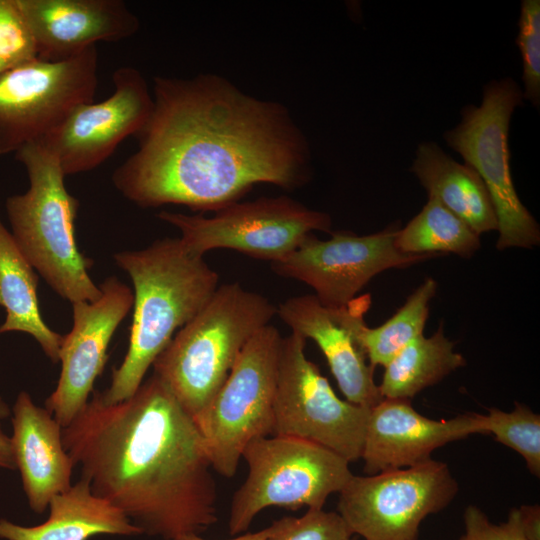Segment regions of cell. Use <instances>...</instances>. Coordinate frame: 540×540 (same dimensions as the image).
<instances>
[{"mask_svg": "<svg viewBox=\"0 0 540 540\" xmlns=\"http://www.w3.org/2000/svg\"><path fill=\"white\" fill-rule=\"evenodd\" d=\"M152 95L139 146L112 175L135 205L215 212L256 184L293 190L310 180L307 140L280 103L213 74L155 76Z\"/></svg>", "mask_w": 540, "mask_h": 540, "instance_id": "1", "label": "cell"}, {"mask_svg": "<svg viewBox=\"0 0 540 540\" xmlns=\"http://www.w3.org/2000/svg\"><path fill=\"white\" fill-rule=\"evenodd\" d=\"M65 450L94 494L143 534L164 540L200 534L217 522V491L193 418L155 374L129 398L101 392L62 427Z\"/></svg>", "mask_w": 540, "mask_h": 540, "instance_id": "2", "label": "cell"}, {"mask_svg": "<svg viewBox=\"0 0 540 540\" xmlns=\"http://www.w3.org/2000/svg\"><path fill=\"white\" fill-rule=\"evenodd\" d=\"M130 276L134 313L127 353L113 368L109 388L101 392L112 404L132 396L150 366L218 288L219 276L203 256L190 251L181 238H164L142 250L114 254Z\"/></svg>", "mask_w": 540, "mask_h": 540, "instance_id": "3", "label": "cell"}, {"mask_svg": "<svg viewBox=\"0 0 540 540\" xmlns=\"http://www.w3.org/2000/svg\"><path fill=\"white\" fill-rule=\"evenodd\" d=\"M277 307L239 283L218 286L205 306L153 362V374L197 418L209 405L251 337L270 324Z\"/></svg>", "mask_w": 540, "mask_h": 540, "instance_id": "4", "label": "cell"}, {"mask_svg": "<svg viewBox=\"0 0 540 540\" xmlns=\"http://www.w3.org/2000/svg\"><path fill=\"white\" fill-rule=\"evenodd\" d=\"M15 158L24 166L29 188L6 199L11 234L23 255L47 284L71 303L101 296L88 269L93 261L78 249V200L65 187L57 159L40 143L23 146Z\"/></svg>", "mask_w": 540, "mask_h": 540, "instance_id": "5", "label": "cell"}, {"mask_svg": "<svg viewBox=\"0 0 540 540\" xmlns=\"http://www.w3.org/2000/svg\"><path fill=\"white\" fill-rule=\"evenodd\" d=\"M248 475L231 500L228 531L237 536L268 507L323 509L353 475L349 462L317 443L295 437H260L242 452Z\"/></svg>", "mask_w": 540, "mask_h": 540, "instance_id": "6", "label": "cell"}, {"mask_svg": "<svg viewBox=\"0 0 540 540\" xmlns=\"http://www.w3.org/2000/svg\"><path fill=\"white\" fill-rule=\"evenodd\" d=\"M523 100L522 90L512 78L493 80L485 85L481 104L463 107L460 123L443 135L489 193L497 218L499 250L532 248L540 243L539 225L520 201L509 165L510 120Z\"/></svg>", "mask_w": 540, "mask_h": 540, "instance_id": "7", "label": "cell"}, {"mask_svg": "<svg viewBox=\"0 0 540 540\" xmlns=\"http://www.w3.org/2000/svg\"><path fill=\"white\" fill-rule=\"evenodd\" d=\"M281 339L270 324L259 329L209 405L194 419L213 470L224 477L236 474L250 441L272 435Z\"/></svg>", "mask_w": 540, "mask_h": 540, "instance_id": "8", "label": "cell"}, {"mask_svg": "<svg viewBox=\"0 0 540 540\" xmlns=\"http://www.w3.org/2000/svg\"><path fill=\"white\" fill-rule=\"evenodd\" d=\"M306 341L296 332L281 339L272 435L311 441L354 462L361 458L370 408L336 395L307 358Z\"/></svg>", "mask_w": 540, "mask_h": 540, "instance_id": "9", "label": "cell"}, {"mask_svg": "<svg viewBox=\"0 0 540 540\" xmlns=\"http://www.w3.org/2000/svg\"><path fill=\"white\" fill-rule=\"evenodd\" d=\"M458 483L448 464L427 462L367 476L339 491L337 513L364 540H417L422 521L445 509Z\"/></svg>", "mask_w": 540, "mask_h": 540, "instance_id": "10", "label": "cell"}, {"mask_svg": "<svg viewBox=\"0 0 540 540\" xmlns=\"http://www.w3.org/2000/svg\"><path fill=\"white\" fill-rule=\"evenodd\" d=\"M157 217L176 227L197 255L224 248L270 263L286 257L313 231L330 232L332 225L327 213L286 196L235 202L212 217L168 211Z\"/></svg>", "mask_w": 540, "mask_h": 540, "instance_id": "11", "label": "cell"}, {"mask_svg": "<svg viewBox=\"0 0 540 540\" xmlns=\"http://www.w3.org/2000/svg\"><path fill=\"white\" fill-rule=\"evenodd\" d=\"M96 46L61 61L32 59L0 72V156L38 142L76 106L94 100Z\"/></svg>", "mask_w": 540, "mask_h": 540, "instance_id": "12", "label": "cell"}, {"mask_svg": "<svg viewBox=\"0 0 540 540\" xmlns=\"http://www.w3.org/2000/svg\"><path fill=\"white\" fill-rule=\"evenodd\" d=\"M399 229L393 224L362 236L337 231L328 240L310 234L286 257L271 263V268L279 276L310 286L322 304L343 306L380 272L437 256L400 251L395 244Z\"/></svg>", "mask_w": 540, "mask_h": 540, "instance_id": "13", "label": "cell"}, {"mask_svg": "<svg viewBox=\"0 0 540 540\" xmlns=\"http://www.w3.org/2000/svg\"><path fill=\"white\" fill-rule=\"evenodd\" d=\"M113 93L98 103H82L38 141L58 161L65 176L88 172L106 161L128 136L148 123L154 101L138 69L124 66L112 75Z\"/></svg>", "mask_w": 540, "mask_h": 540, "instance_id": "14", "label": "cell"}, {"mask_svg": "<svg viewBox=\"0 0 540 540\" xmlns=\"http://www.w3.org/2000/svg\"><path fill=\"white\" fill-rule=\"evenodd\" d=\"M99 287L96 301L72 303L73 326L63 336L59 352L60 377L45 402L61 427L68 426L89 401L112 336L133 306L132 290L116 277L106 278Z\"/></svg>", "mask_w": 540, "mask_h": 540, "instance_id": "15", "label": "cell"}, {"mask_svg": "<svg viewBox=\"0 0 540 540\" xmlns=\"http://www.w3.org/2000/svg\"><path fill=\"white\" fill-rule=\"evenodd\" d=\"M370 304L366 294L343 306H326L312 294L289 298L277 308L292 332L318 345L345 400L366 408L383 399L362 343Z\"/></svg>", "mask_w": 540, "mask_h": 540, "instance_id": "16", "label": "cell"}, {"mask_svg": "<svg viewBox=\"0 0 540 540\" xmlns=\"http://www.w3.org/2000/svg\"><path fill=\"white\" fill-rule=\"evenodd\" d=\"M473 434H486L483 414L434 420L417 412L409 399L383 398L369 411L364 471L373 475L427 462L436 449Z\"/></svg>", "mask_w": 540, "mask_h": 540, "instance_id": "17", "label": "cell"}, {"mask_svg": "<svg viewBox=\"0 0 540 540\" xmlns=\"http://www.w3.org/2000/svg\"><path fill=\"white\" fill-rule=\"evenodd\" d=\"M32 32L37 58L61 61L132 37L139 18L122 0H17Z\"/></svg>", "mask_w": 540, "mask_h": 540, "instance_id": "18", "label": "cell"}, {"mask_svg": "<svg viewBox=\"0 0 540 540\" xmlns=\"http://www.w3.org/2000/svg\"><path fill=\"white\" fill-rule=\"evenodd\" d=\"M10 437L29 507L43 513L51 499L71 487L73 460L64 448L62 427L52 414L21 391L12 408Z\"/></svg>", "mask_w": 540, "mask_h": 540, "instance_id": "19", "label": "cell"}, {"mask_svg": "<svg viewBox=\"0 0 540 540\" xmlns=\"http://www.w3.org/2000/svg\"><path fill=\"white\" fill-rule=\"evenodd\" d=\"M49 517L35 526H22L0 519V538L5 540H88L100 535L136 536L143 534L125 514L94 494L89 482L80 480L54 496Z\"/></svg>", "mask_w": 540, "mask_h": 540, "instance_id": "20", "label": "cell"}, {"mask_svg": "<svg viewBox=\"0 0 540 540\" xmlns=\"http://www.w3.org/2000/svg\"><path fill=\"white\" fill-rule=\"evenodd\" d=\"M411 171L428 192L478 235L497 230L489 193L476 171L447 155L436 143L416 149Z\"/></svg>", "mask_w": 540, "mask_h": 540, "instance_id": "21", "label": "cell"}, {"mask_svg": "<svg viewBox=\"0 0 540 540\" xmlns=\"http://www.w3.org/2000/svg\"><path fill=\"white\" fill-rule=\"evenodd\" d=\"M37 287L35 269L0 219V306L6 310L0 334L18 331L31 335L51 362L57 363L63 335L44 322Z\"/></svg>", "mask_w": 540, "mask_h": 540, "instance_id": "22", "label": "cell"}, {"mask_svg": "<svg viewBox=\"0 0 540 540\" xmlns=\"http://www.w3.org/2000/svg\"><path fill=\"white\" fill-rule=\"evenodd\" d=\"M455 343L445 337L442 325L430 337L420 335L398 352L385 366L379 384L387 399H409L458 368L466 365Z\"/></svg>", "mask_w": 540, "mask_h": 540, "instance_id": "23", "label": "cell"}, {"mask_svg": "<svg viewBox=\"0 0 540 540\" xmlns=\"http://www.w3.org/2000/svg\"><path fill=\"white\" fill-rule=\"evenodd\" d=\"M395 244L407 254L453 253L466 258L481 246L480 235L433 197L398 230Z\"/></svg>", "mask_w": 540, "mask_h": 540, "instance_id": "24", "label": "cell"}, {"mask_svg": "<svg viewBox=\"0 0 540 540\" xmlns=\"http://www.w3.org/2000/svg\"><path fill=\"white\" fill-rule=\"evenodd\" d=\"M436 290V281L427 278L384 324L376 328L365 327L362 343L373 368L384 367L406 345L423 335L429 303Z\"/></svg>", "mask_w": 540, "mask_h": 540, "instance_id": "25", "label": "cell"}, {"mask_svg": "<svg viewBox=\"0 0 540 540\" xmlns=\"http://www.w3.org/2000/svg\"><path fill=\"white\" fill-rule=\"evenodd\" d=\"M486 434L522 456L531 474L540 476V415L529 406L515 402L512 411L487 408Z\"/></svg>", "mask_w": 540, "mask_h": 540, "instance_id": "26", "label": "cell"}, {"mask_svg": "<svg viewBox=\"0 0 540 540\" xmlns=\"http://www.w3.org/2000/svg\"><path fill=\"white\" fill-rule=\"evenodd\" d=\"M516 43L523 61V99L540 104V1L523 0Z\"/></svg>", "mask_w": 540, "mask_h": 540, "instance_id": "27", "label": "cell"}, {"mask_svg": "<svg viewBox=\"0 0 540 540\" xmlns=\"http://www.w3.org/2000/svg\"><path fill=\"white\" fill-rule=\"evenodd\" d=\"M277 529L265 540H355L342 517L335 511L308 509L301 517L277 520Z\"/></svg>", "mask_w": 540, "mask_h": 540, "instance_id": "28", "label": "cell"}, {"mask_svg": "<svg viewBox=\"0 0 540 540\" xmlns=\"http://www.w3.org/2000/svg\"><path fill=\"white\" fill-rule=\"evenodd\" d=\"M35 58V41L17 0H0V62L11 68Z\"/></svg>", "mask_w": 540, "mask_h": 540, "instance_id": "29", "label": "cell"}, {"mask_svg": "<svg viewBox=\"0 0 540 540\" xmlns=\"http://www.w3.org/2000/svg\"><path fill=\"white\" fill-rule=\"evenodd\" d=\"M464 540H527L521 529L518 508H513L506 522L492 523L477 506L469 505L463 513Z\"/></svg>", "mask_w": 540, "mask_h": 540, "instance_id": "30", "label": "cell"}, {"mask_svg": "<svg viewBox=\"0 0 540 540\" xmlns=\"http://www.w3.org/2000/svg\"><path fill=\"white\" fill-rule=\"evenodd\" d=\"M519 520L523 534L527 540H540V506L539 504L522 505L518 508Z\"/></svg>", "mask_w": 540, "mask_h": 540, "instance_id": "31", "label": "cell"}, {"mask_svg": "<svg viewBox=\"0 0 540 540\" xmlns=\"http://www.w3.org/2000/svg\"><path fill=\"white\" fill-rule=\"evenodd\" d=\"M277 525L278 524L276 520L265 529H262L253 533L248 532L242 535H237L227 540H265L277 529ZM166 540H207V539L200 537L199 534H196V533H188V534H183V535H180L171 539H166Z\"/></svg>", "mask_w": 540, "mask_h": 540, "instance_id": "32", "label": "cell"}, {"mask_svg": "<svg viewBox=\"0 0 540 540\" xmlns=\"http://www.w3.org/2000/svg\"><path fill=\"white\" fill-rule=\"evenodd\" d=\"M0 468L16 470L10 437L3 431L0 424Z\"/></svg>", "mask_w": 540, "mask_h": 540, "instance_id": "33", "label": "cell"}, {"mask_svg": "<svg viewBox=\"0 0 540 540\" xmlns=\"http://www.w3.org/2000/svg\"><path fill=\"white\" fill-rule=\"evenodd\" d=\"M11 414L8 404L0 397V419L7 418Z\"/></svg>", "mask_w": 540, "mask_h": 540, "instance_id": "34", "label": "cell"}, {"mask_svg": "<svg viewBox=\"0 0 540 540\" xmlns=\"http://www.w3.org/2000/svg\"><path fill=\"white\" fill-rule=\"evenodd\" d=\"M8 69L6 66H4L1 62H0V72L4 71Z\"/></svg>", "mask_w": 540, "mask_h": 540, "instance_id": "35", "label": "cell"}, {"mask_svg": "<svg viewBox=\"0 0 540 540\" xmlns=\"http://www.w3.org/2000/svg\"><path fill=\"white\" fill-rule=\"evenodd\" d=\"M458 540H464L463 536H461Z\"/></svg>", "mask_w": 540, "mask_h": 540, "instance_id": "36", "label": "cell"}]
</instances>
